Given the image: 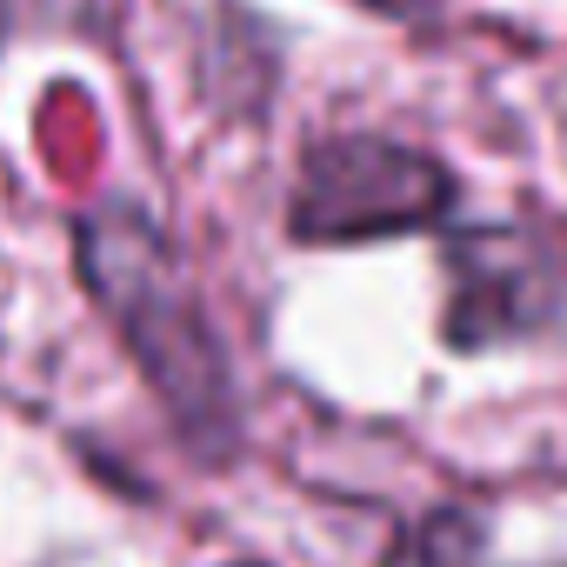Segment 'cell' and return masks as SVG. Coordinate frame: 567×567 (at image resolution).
<instances>
[{"label": "cell", "instance_id": "277c9868", "mask_svg": "<svg viewBox=\"0 0 567 567\" xmlns=\"http://www.w3.org/2000/svg\"><path fill=\"white\" fill-rule=\"evenodd\" d=\"M361 8H374V14H388V21H427L434 0H361Z\"/></svg>", "mask_w": 567, "mask_h": 567}, {"label": "cell", "instance_id": "7a4b0ae2", "mask_svg": "<svg viewBox=\"0 0 567 567\" xmlns=\"http://www.w3.org/2000/svg\"><path fill=\"white\" fill-rule=\"evenodd\" d=\"M454 207V174L401 141L381 134H341L308 147L288 227L301 240H374V234H408L427 227Z\"/></svg>", "mask_w": 567, "mask_h": 567}, {"label": "cell", "instance_id": "6da1fadb", "mask_svg": "<svg viewBox=\"0 0 567 567\" xmlns=\"http://www.w3.org/2000/svg\"><path fill=\"white\" fill-rule=\"evenodd\" d=\"M81 280L94 288L101 315L121 328L134 368L174 414V427L200 454H227L240 434V388L227 368V348L187 288L181 260L134 207H101L81 220Z\"/></svg>", "mask_w": 567, "mask_h": 567}, {"label": "cell", "instance_id": "3957f363", "mask_svg": "<svg viewBox=\"0 0 567 567\" xmlns=\"http://www.w3.org/2000/svg\"><path fill=\"white\" fill-rule=\"evenodd\" d=\"M560 280L547 247H534L527 234H474L454 247V308H447V334L461 348H494V341H520L534 328L554 321Z\"/></svg>", "mask_w": 567, "mask_h": 567}]
</instances>
